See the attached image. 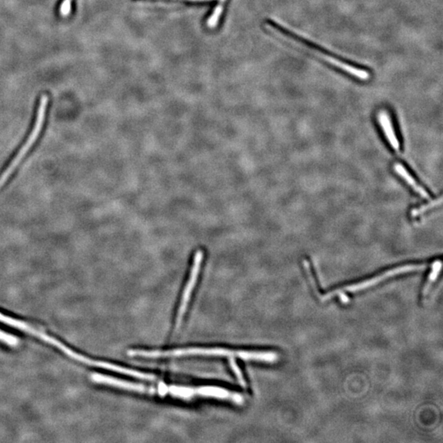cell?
Wrapping results in <instances>:
<instances>
[{"label":"cell","mask_w":443,"mask_h":443,"mask_svg":"<svg viewBox=\"0 0 443 443\" xmlns=\"http://www.w3.org/2000/svg\"><path fill=\"white\" fill-rule=\"evenodd\" d=\"M130 356L144 358H161V357H180L189 355H206V356L238 357L244 360L274 363L278 359V354L270 351H247L234 350L223 348L189 347L170 350H129Z\"/></svg>","instance_id":"1"},{"label":"cell","mask_w":443,"mask_h":443,"mask_svg":"<svg viewBox=\"0 0 443 443\" xmlns=\"http://www.w3.org/2000/svg\"><path fill=\"white\" fill-rule=\"evenodd\" d=\"M266 27L270 30L271 32H273L274 34L281 37L282 39L293 44L294 46L304 49L310 54L316 55L317 57L322 59L323 61L327 62V64H331L336 69H339L344 73H347L353 78H356L359 81H364V82L368 81L370 78L369 73L363 68H359V67L354 66L353 64H348L347 62L336 57L331 53L327 52L326 50H323V49L315 46L311 42L298 37L292 32H289L288 30L282 28V26L278 25L273 21H267Z\"/></svg>","instance_id":"2"},{"label":"cell","mask_w":443,"mask_h":443,"mask_svg":"<svg viewBox=\"0 0 443 443\" xmlns=\"http://www.w3.org/2000/svg\"><path fill=\"white\" fill-rule=\"evenodd\" d=\"M49 97L46 94H44L40 100L39 106L37 109V116L35 119L34 124L32 131L28 137L26 139L25 142L18 150V153L14 155L11 162L8 164L5 170L0 174V190L7 183L12 175L14 174L18 167L22 164L23 159H25L28 153L32 150V147L37 144L41 137V132L43 131L44 126L46 123V112L48 107Z\"/></svg>","instance_id":"3"},{"label":"cell","mask_w":443,"mask_h":443,"mask_svg":"<svg viewBox=\"0 0 443 443\" xmlns=\"http://www.w3.org/2000/svg\"><path fill=\"white\" fill-rule=\"evenodd\" d=\"M426 268V265L423 264H406V265L400 266L396 268H391L389 270H386L384 273L375 276V277H371L369 279L365 280L363 282H357L354 284L349 285V286H344L342 288L336 289L335 291H330L323 295H320L319 297L323 300H328L332 296H334L336 294L340 293L341 291H349V292H356V291H362L364 289L368 288L371 286H375L378 284L380 282H383L385 280L387 279L389 277H395V276L400 275L403 273H409V272H413V271H418Z\"/></svg>","instance_id":"4"},{"label":"cell","mask_w":443,"mask_h":443,"mask_svg":"<svg viewBox=\"0 0 443 443\" xmlns=\"http://www.w3.org/2000/svg\"><path fill=\"white\" fill-rule=\"evenodd\" d=\"M203 259H204V252L203 250H198L194 256L193 264L191 266V273L189 277L188 282L185 286L183 294H182V300L180 303V306L177 311V319H176L175 328L174 331L176 332H178L180 327L182 326V321L184 318L185 314L187 311V306H188L189 301L191 300V294L193 291L195 286H196V282H197L198 277L200 274V268H201V264H202Z\"/></svg>","instance_id":"5"},{"label":"cell","mask_w":443,"mask_h":443,"mask_svg":"<svg viewBox=\"0 0 443 443\" xmlns=\"http://www.w3.org/2000/svg\"><path fill=\"white\" fill-rule=\"evenodd\" d=\"M91 379L97 383L105 384L109 386H115L118 388L125 389L128 391H135L139 393L149 394V395H159V389L154 386H146L143 384L135 383L128 382L125 380L118 379L113 377L100 373H93L91 375Z\"/></svg>","instance_id":"6"},{"label":"cell","mask_w":443,"mask_h":443,"mask_svg":"<svg viewBox=\"0 0 443 443\" xmlns=\"http://www.w3.org/2000/svg\"><path fill=\"white\" fill-rule=\"evenodd\" d=\"M87 364L88 365L95 366V367H99V368L109 369V370L114 371V372L122 373V374L128 375V376H131V377H136V378H139V379L145 380V381H150V382L157 381V377L155 376V375L141 373V372H139V371L124 368V367H122V366L110 364V363H107V362L99 361V360H93V359H89L88 364Z\"/></svg>","instance_id":"7"},{"label":"cell","mask_w":443,"mask_h":443,"mask_svg":"<svg viewBox=\"0 0 443 443\" xmlns=\"http://www.w3.org/2000/svg\"><path fill=\"white\" fill-rule=\"evenodd\" d=\"M378 121H379L380 126L385 133V136H386L389 144L396 152H400V142L398 141L396 135H395L392 122H391V118L389 116L388 113L385 110H381L378 113Z\"/></svg>","instance_id":"8"},{"label":"cell","mask_w":443,"mask_h":443,"mask_svg":"<svg viewBox=\"0 0 443 443\" xmlns=\"http://www.w3.org/2000/svg\"><path fill=\"white\" fill-rule=\"evenodd\" d=\"M394 170H395V173H397L398 175L400 176V177H402L403 179L405 181V182L408 183V184L412 187V188L414 190V191L418 194V195H420L422 197L424 198V199H430L429 194L427 193V191H425L423 187H421L420 185H418V182H416L414 178L412 177L410 174H409V172L404 168V167L400 164H395L394 165Z\"/></svg>","instance_id":"9"},{"label":"cell","mask_w":443,"mask_h":443,"mask_svg":"<svg viewBox=\"0 0 443 443\" xmlns=\"http://www.w3.org/2000/svg\"><path fill=\"white\" fill-rule=\"evenodd\" d=\"M441 261L436 260L432 264V270H431V273H429V275L427 277V282L425 283V286H423V291H422L423 296L427 295L432 283L436 281V278L438 277L439 273L441 272Z\"/></svg>","instance_id":"10"},{"label":"cell","mask_w":443,"mask_h":443,"mask_svg":"<svg viewBox=\"0 0 443 443\" xmlns=\"http://www.w3.org/2000/svg\"><path fill=\"white\" fill-rule=\"evenodd\" d=\"M441 202H442V198L440 197L438 199L432 200V201L428 203L427 205L419 207L418 209H413L411 212L412 217H417L418 215H420V214H423L425 212L428 211L431 209H433L434 207L441 205Z\"/></svg>","instance_id":"11"},{"label":"cell","mask_w":443,"mask_h":443,"mask_svg":"<svg viewBox=\"0 0 443 443\" xmlns=\"http://www.w3.org/2000/svg\"><path fill=\"white\" fill-rule=\"evenodd\" d=\"M229 364L230 367H231L232 371H233V373L236 375V378L238 380L240 385L246 388V386H247L246 379H245V377H244L243 373L241 372V368H239L238 364H237V363L235 361V359H233V358H230Z\"/></svg>","instance_id":"12"},{"label":"cell","mask_w":443,"mask_h":443,"mask_svg":"<svg viewBox=\"0 0 443 443\" xmlns=\"http://www.w3.org/2000/svg\"><path fill=\"white\" fill-rule=\"evenodd\" d=\"M223 4H222V5H218V6L215 8V10H214V12H213V14L210 15V18H209L208 22H207L209 28H214L218 25V21L220 19L221 16H222V14H223Z\"/></svg>","instance_id":"13"},{"label":"cell","mask_w":443,"mask_h":443,"mask_svg":"<svg viewBox=\"0 0 443 443\" xmlns=\"http://www.w3.org/2000/svg\"><path fill=\"white\" fill-rule=\"evenodd\" d=\"M72 4H73V0H63L62 1L61 5L59 6V14L61 16H69L71 14V10H72Z\"/></svg>","instance_id":"14"},{"label":"cell","mask_w":443,"mask_h":443,"mask_svg":"<svg viewBox=\"0 0 443 443\" xmlns=\"http://www.w3.org/2000/svg\"><path fill=\"white\" fill-rule=\"evenodd\" d=\"M0 341H4L5 343H7L8 345H13V346L18 345L19 342V339L17 338V337L13 336V335L8 334V333L3 332L1 330H0Z\"/></svg>","instance_id":"15"},{"label":"cell","mask_w":443,"mask_h":443,"mask_svg":"<svg viewBox=\"0 0 443 443\" xmlns=\"http://www.w3.org/2000/svg\"><path fill=\"white\" fill-rule=\"evenodd\" d=\"M339 295H340V297H341V301L343 303H347L349 301V299H348L347 296L345 295V294L339 293Z\"/></svg>","instance_id":"16"},{"label":"cell","mask_w":443,"mask_h":443,"mask_svg":"<svg viewBox=\"0 0 443 443\" xmlns=\"http://www.w3.org/2000/svg\"><path fill=\"white\" fill-rule=\"evenodd\" d=\"M184 1H191V2H209L212 0H184ZM221 3L225 2L226 0H219Z\"/></svg>","instance_id":"17"}]
</instances>
